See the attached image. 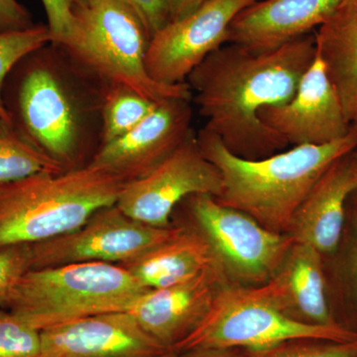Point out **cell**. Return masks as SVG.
<instances>
[{
	"instance_id": "24",
	"label": "cell",
	"mask_w": 357,
	"mask_h": 357,
	"mask_svg": "<svg viewBox=\"0 0 357 357\" xmlns=\"http://www.w3.org/2000/svg\"><path fill=\"white\" fill-rule=\"evenodd\" d=\"M50 42L46 24H36L23 31L0 33V115L3 121L9 122L1 96L7 75L20 59Z\"/></svg>"
},
{
	"instance_id": "27",
	"label": "cell",
	"mask_w": 357,
	"mask_h": 357,
	"mask_svg": "<svg viewBox=\"0 0 357 357\" xmlns=\"http://www.w3.org/2000/svg\"><path fill=\"white\" fill-rule=\"evenodd\" d=\"M31 270V244L0 249V307H8L24 275Z\"/></svg>"
},
{
	"instance_id": "8",
	"label": "cell",
	"mask_w": 357,
	"mask_h": 357,
	"mask_svg": "<svg viewBox=\"0 0 357 357\" xmlns=\"http://www.w3.org/2000/svg\"><path fill=\"white\" fill-rule=\"evenodd\" d=\"M183 203L227 280L239 285H262L273 278L295 243L289 234L267 229L243 211L220 204L213 195H194Z\"/></svg>"
},
{
	"instance_id": "29",
	"label": "cell",
	"mask_w": 357,
	"mask_h": 357,
	"mask_svg": "<svg viewBox=\"0 0 357 357\" xmlns=\"http://www.w3.org/2000/svg\"><path fill=\"white\" fill-rule=\"evenodd\" d=\"M136 13L150 39L168 24L169 18L163 0H122Z\"/></svg>"
},
{
	"instance_id": "31",
	"label": "cell",
	"mask_w": 357,
	"mask_h": 357,
	"mask_svg": "<svg viewBox=\"0 0 357 357\" xmlns=\"http://www.w3.org/2000/svg\"><path fill=\"white\" fill-rule=\"evenodd\" d=\"M208 1V0H163L169 22L182 20Z\"/></svg>"
},
{
	"instance_id": "14",
	"label": "cell",
	"mask_w": 357,
	"mask_h": 357,
	"mask_svg": "<svg viewBox=\"0 0 357 357\" xmlns=\"http://www.w3.org/2000/svg\"><path fill=\"white\" fill-rule=\"evenodd\" d=\"M227 284L222 270L213 268L175 285L146 291L128 312L150 337L174 351L201 325Z\"/></svg>"
},
{
	"instance_id": "5",
	"label": "cell",
	"mask_w": 357,
	"mask_h": 357,
	"mask_svg": "<svg viewBox=\"0 0 357 357\" xmlns=\"http://www.w3.org/2000/svg\"><path fill=\"white\" fill-rule=\"evenodd\" d=\"M74 34L63 45L86 69L109 84H121L152 102L192 98L187 82L157 83L145 56L150 37L139 17L122 0H70ZM59 44V43H58Z\"/></svg>"
},
{
	"instance_id": "16",
	"label": "cell",
	"mask_w": 357,
	"mask_h": 357,
	"mask_svg": "<svg viewBox=\"0 0 357 357\" xmlns=\"http://www.w3.org/2000/svg\"><path fill=\"white\" fill-rule=\"evenodd\" d=\"M352 151L333 162L314 185L294 215L289 236L326 256L342 241L347 204L357 190V156Z\"/></svg>"
},
{
	"instance_id": "9",
	"label": "cell",
	"mask_w": 357,
	"mask_h": 357,
	"mask_svg": "<svg viewBox=\"0 0 357 357\" xmlns=\"http://www.w3.org/2000/svg\"><path fill=\"white\" fill-rule=\"evenodd\" d=\"M181 229L137 222L114 204L96 211L75 231L31 244V270L81 262L126 264L173 238Z\"/></svg>"
},
{
	"instance_id": "35",
	"label": "cell",
	"mask_w": 357,
	"mask_h": 357,
	"mask_svg": "<svg viewBox=\"0 0 357 357\" xmlns=\"http://www.w3.org/2000/svg\"><path fill=\"white\" fill-rule=\"evenodd\" d=\"M3 121V119H2L1 115H0V121Z\"/></svg>"
},
{
	"instance_id": "28",
	"label": "cell",
	"mask_w": 357,
	"mask_h": 357,
	"mask_svg": "<svg viewBox=\"0 0 357 357\" xmlns=\"http://www.w3.org/2000/svg\"><path fill=\"white\" fill-rule=\"evenodd\" d=\"M51 42L65 44L74 34L75 22L70 0H41Z\"/></svg>"
},
{
	"instance_id": "18",
	"label": "cell",
	"mask_w": 357,
	"mask_h": 357,
	"mask_svg": "<svg viewBox=\"0 0 357 357\" xmlns=\"http://www.w3.org/2000/svg\"><path fill=\"white\" fill-rule=\"evenodd\" d=\"M324 260L316 248L295 243L279 271L266 282L281 309L300 323L340 325L328 300Z\"/></svg>"
},
{
	"instance_id": "15",
	"label": "cell",
	"mask_w": 357,
	"mask_h": 357,
	"mask_svg": "<svg viewBox=\"0 0 357 357\" xmlns=\"http://www.w3.org/2000/svg\"><path fill=\"white\" fill-rule=\"evenodd\" d=\"M167 351L128 312L96 314L41 331L40 357H159Z\"/></svg>"
},
{
	"instance_id": "12",
	"label": "cell",
	"mask_w": 357,
	"mask_h": 357,
	"mask_svg": "<svg viewBox=\"0 0 357 357\" xmlns=\"http://www.w3.org/2000/svg\"><path fill=\"white\" fill-rule=\"evenodd\" d=\"M192 102L185 98L159 102L132 130L100 147L91 165L115 174L126 184L151 173L194 131Z\"/></svg>"
},
{
	"instance_id": "19",
	"label": "cell",
	"mask_w": 357,
	"mask_h": 357,
	"mask_svg": "<svg viewBox=\"0 0 357 357\" xmlns=\"http://www.w3.org/2000/svg\"><path fill=\"white\" fill-rule=\"evenodd\" d=\"M121 266L148 290L175 285L213 268L222 269L201 232L184 229L173 238Z\"/></svg>"
},
{
	"instance_id": "21",
	"label": "cell",
	"mask_w": 357,
	"mask_h": 357,
	"mask_svg": "<svg viewBox=\"0 0 357 357\" xmlns=\"http://www.w3.org/2000/svg\"><path fill=\"white\" fill-rule=\"evenodd\" d=\"M44 172L64 171L28 142L9 122L0 121V185Z\"/></svg>"
},
{
	"instance_id": "4",
	"label": "cell",
	"mask_w": 357,
	"mask_h": 357,
	"mask_svg": "<svg viewBox=\"0 0 357 357\" xmlns=\"http://www.w3.org/2000/svg\"><path fill=\"white\" fill-rule=\"evenodd\" d=\"M126 183L95 165L0 185V249L70 234L114 206Z\"/></svg>"
},
{
	"instance_id": "6",
	"label": "cell",
	"mask_w": 357,
	"mask_h": 357,
	"mask_svg": "<svg viewBox=\"0 0 357 357\" xmlns=\"http://www.w3.org/2000/svg\"><path fill=\"white\" fill-rule=\"evenodd\" d=\"M146 291L121 265L70 263L28 271L7 309L43 331L96 314L128 312Z\"/></svg>"
},
{
	"instance_id": "3",
	"label": "cell",
	"mask_w": 357,
	"mask_h": 357,
	"mask_svg": "<svg viewBox=\"0 0 357 357\" xmlns=\"http://www.w3.org/2000/svg\"><path fill=\"white\" fill-rule=\"evenodd\" d=\"M199 146L222 178L220 204L248 215L263 227L288 234L294 215L333 162L357 147V124L342 139L299 145L261 159L231 153L215 133L202 128Z\"/></svg>"
},
{
	"instance_id": "2",
	"label": "cell",
	"mask_w": 357,
	"mask_h": 357,
	"mask_svg": "<svg viewBox=\"0 0 357 357\" xmlns=\"http://www.w3.org/2000/svg\"><path fill=\"white\" fill-rule=\"evenodd\" d=\"M109 84L50 42L14 65L2 102L15 130L66 172L89 165L102 147Z\"/></svg>"
},
{
	"instance_id": "20",
	"label": "cell",
	"mask_w": 357,
	"mask_h": 357,
	"mask_svg": "<svg viewBox=\"0 0 357 357\" xmlns=\"http://www.w3.org/2000/svg\"><path fill=\"white\" fill-rule=\"evenodd\" d=\"M314 38L345 116L357 124V0H344L317 29Z\"/></svg>"
},
{
	"instance_id": "1",
	"label": "cell",
	"mask_w": 357,
	"mask_h": 357,
	"mask_svg": "<svg viewBox=\"0 0 357 357\" xmlns=\"http://www.w3.org/2000/svg\"><path fill=\"white\" fill-rule=\"evenodd\" d=\"M316 55L314 33L264 52L222 45L185 81L206 121L204 128L241 158L261 159L283 151L287 140L263 123L260 112L293 98Z\"/></svg>"
},
{
	"instance_id": "33",
	"label": "cell",
	"mask_w": 357,
	"mask_h": 357,
	"mask_svg": "<svg viewBox=\"0 0 357 357\" xmlns=\"http://www.w3.org/2000/svg\"><path fill=\"white\" fill-rule=\"evenodd\" d=\"M159 357H176V351H171V349H168V351L164 352L162 356Z\"/></svg>"
},
{
	"instance_id": "30",
	"label": "cell",
	"mask_w": 357,
	"mask_h": 357,
	"mask_svg": "<svg viewBox=\"0 0 357 357\" xmlns=\"http://www.w3.org/2000/svg\"><path fill=\"white\" fill-rule=\"evenodd\" d=\"M36 25L18 0H0V33L23 31Z\"/></svg>"
},
{
	"instance_id": "10",
	"label": "cell",
	"mask_w": 357,
	"mask_h": 357,
	"mask_svg": "<svg viewBox=\"0 0 357 357\" xmlns=\"http://www.w3.org/2000/svg\"><path fill=\"white\" fill-rule=\"evenodd\" d=\"M220 170L204 157L195 130L185 142L143 178L128 183L116 206L128 217L155 227H169L174 208L194 195L220 196Z\"/></svg>"
},
{
	"instance_id": "26",
	"label": "cell",
	"mask_w": 357,
	"mask_h": 357,
	"mask_svg": "<svg viewBox=\"0 0 357 357\" xmlns=\"http://www.w3.org/2000/svg\"><path fill=\"white\" fill-rule=\"evenodd\" d=\"M248 357H357V340L351 342L286 340L267 349L245 351Z\"/></svg>"
},
{
	"instance_id": "25",
	"label": "cell",
	"mask_w": 357,
	"mask_h": 357,
	"mask_svg": "<svg viewBox=\"0 0 357 357\" xmlns=\"http://www.w3.org/2000/svg\"><path fill=\"white\" fill-rule=\"evenodd\" d=\"M41 331L0 307V357H40Z\"/></svg>"
},
{
	"instance_id": "11",
	"label": "cell",
	"mask_w": 357,
	"mask_h": 357,
	"mask_svg": "<svg viewBox=\"0 0 357 357\" xmlns=\"http://www.w3.org/2000/svg\"><path fill=\"white\" fill-rule=\"evenodd\" d=\"M259 0H208L182 20L169 22L150 39L145 56L157 83H185L192 70L222 45L241 11Z\"/></svg>"
},
{
	"instance_id": "22",
	"label": "cell",
	"mask_w": 357,
	"mask_h": 357,
	"mask_svg": "<svg viewBox=\"0 0 357 357\" xmlns=\"http://www.w3.org/2000/svg\"><path fill=\"white\" fill-rule=\"evenodd\" d=\"M157 103L128 86L110 84L102 107V146L132 130Z\"/></svg>"
},
{
	"instance_id": "7",
	"label": "cell",
	"mask_w": 357,
	"mask_h": 357,
	"mask_svg": "<svg viewBox=\"0 0 357 357\" xmlns=\"http://www.w3.org/2000/svg\"><path fill=\"white\" fill-rule=\"evenodd\" d=\"M301 338L351 342L357 340V333L342 325L312 326L296 321L281 309L266 283L227 284L218 291L201 325L174 351L197 347L258 351Z\"/></svg>"
},
{
	"instance_id": "34",
	"label": "cell",
	"mask_w": 357,
	"mask_h": 357,
	"mask_svg": "<svg viewBox=\"0 0 357 357\" xmlns=\"http://www.w3.org/2000/svg\"><path fill=\"white\" fill-rule=\"evenodd\" d=\"M354 154H356V156H357V147L356 148V149H354Z\"/></svg>"
},
{
	"instance_id": "13",
	"label": "cell",
	"mask_w": 357,
	"mask_h": 357,
	"mask_svg": "<svg viewBox=\"0 0 357 357\" xmlns=\"http://www.w3.org/2000/svg\"><path fill=\"white\" fill-rule=\"evenodd\" d=\"M259 117L294 146L328 144L342 139L352 126L318 53L293 98L282 105L264 107Z\"/></svg>"
},
{
	"instance_id": "32",
	"label": "cell",
	"mask_w": 357,
	"mask_h": 357,
	"mask_svg": "<svg viewBox=\"0 0 357 357\" xmlns=\"http://www.w3.org/2000/svg\"><path fill=\"white\" fill-rule=\"evenodd\" d=\"M176 357H248V356L243 349L197 347V349L176 352Z\"/></svg>"
},
{
	"instance_id": "17",
	"label": "cell",
	"mask_w": 357,
	"mask_h": 357,
	"mask_svg": "<svg viewBox=\"0 0 357 357\" xmlns=\"http://www.w3.org/2000/svg\"><path fill=\"white\" fill-rule=\"evenodd\" d=\"M342 1L259 0L236 16L227 43L255 52L273 50L318 29Z\"/></svg>"
},
{
	"instance_id": "23",
	"label": "cell",
	"mask_w": 357,
	"mask_h": 357,
	"mask_svg": "<svg viewBox=\"0 0 357 357\" xmlns=\"http://www.w3.org/2000/svg\"><path fill=\"white\" fill-rule=\"evenodd\" d=\"M347 218L351 222V229L347 238L342 237L344 251L338 263V276L347 303L342 326L357 333V190L347 201Z\"/></svg>"
}]
</instances>
